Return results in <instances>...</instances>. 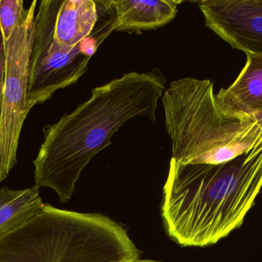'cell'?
<instances>
[{
    "instance_id": "cell-1",
    "label": "cell",
    "mask_w": 262,
    "mask_h": 262,
    "mask_svg": "<svg viewBox=\"0 0 262 262\" xmlns=\"http://www.w3.org/2000/svg\"><path fill=\"white\" fill-rule=\"evenodd\" d=\"M165 84L161 71L154 69L128 72L92 89L88 101L43 129L44 142L33 161L35 186L53 189L61 203H68L84 168L127 121H155Z\"/></svg>"
},
{
    "instance_id": "cell-2",
    "label": "cell",
    "mask_w": 262,
    "mask_h": 262,
    "mask_svg": "<svg viewBox=\"0 0 262 262\" xmlns=\"http://www.w3.org/2000/svg\"><path fill=\"white\" fill-rule=\"evenodd\" d=\"M262 188V139L218 165L171 158L161 216L169 238L183 247L216 244L241 227Z\"/></svg>"
},
{
    "instance_id": "cell-3",
    "label": "cell",
    "mask_w": 262,
    "mask_h": 262,
    "mask_svg": "<svg viewBox=\"0 0 262 262\" xmlns=\"http://www.w3.org/2000/svg\"><path fill=\"white\" fill-rule=\"evenodd\" d=\"M162 102L172 158L181 164H222L262 139L258 123L222 109L211 80H174Z\"/></svg>"
},
{
    "instance_id": "cell-4",
    "label": "cell",
    "mask_w": 262,
    "mask_h": 262,
    "mask_svg": "<svg viewBox=\"0 0 262 262\" xmlns=\"http://www.w3.org/2000/svg\"><path fill=\"white\" fill-rule=\"evenodd\" d=\"M36 0L10 38L4 42L5 72L0 104V184L17 164L21 128L30 112L27 104L29 63L35 33Z\"/></svg>"
},
{
    "instance_id": "cell-5",
    "label": "cell",
    "mask_w": 262,
    "mask_h": 262,
    "mask_svg": "<svg viewBox=\"0 0 262 262\" xmlns=\"http://www.w3.org/2000/svg\"><path fill=\"white\" fill-rule=\"evenodd\" d=\"M102 43L92 32L75 47L60 46L44 22L35 16L27 93L29 109L47 101L59 89L76 83L87 72L91 57Z\"/></svg>"
},
{
    "instance_id": "cell-6",
    "label": "cell",
    "mask_w": 262,
    "mask_h": 262,
    "mask_svg": "<svg viewBox=\"0 0 262 262\" xmlns=\"http://www.w3.org/2000/svg\"><path fill=\"white\" fill-rule=\"evenodd\" d=\"M206 26L246 55H262V0H205L198 3Z\"/></svg>"
},
{
    "instance_id": "cell-7",
    "label": "cell",
    "mask_w": 262,
    "mask_h": 262,
    "mask_svg": "<svg viewBox=\"0 0 262 262\" xmlns=\"http://www.w3.org/2000/svg\"><path fill=\"white\" fill-rule=\"evenodd\" d=\"M35 16L44 22L58 44L75 47L92 34L99 13L93 0H42Z\"/></svg>"
},
{
    "instance_id": "cell-8",
    "label": "cell",
    "mask_w": 262,
    "mask_h": 262,
    "mask_svg": "<svg viewBox=\"0 0 262 262\" xmlns=\"http://www.w3.org/2000/svg\"><path fill=\"white\" fill-rule=\"evenodd\" d=\"M113 21L115 32L154 30L177 16L181 1L175 0H102Z\"/></svg>"
},
{
    "instance_id": "cell-9",
    "label": "cell",
    "mask_w": 262,
    "mask_h": 262,
    "mask_svg": "<svg viewBox=\"0 0 262 262\" xmlns=\"http://www.w3.org/2000/svg\"><path fill=\"white\" fill-rule=\"evenodd\" d=\"M219 105L231 114L250 117L262 112V55H247L235 81L215 95Z\"/></svg>"
},
{
    "instance_id": "cell-10",
    "label": "cell",
    "mask_w": 262,
    "mask_h": 262,
    "mask_svg": "<svg viewBox=\"0 0 262 262\" xmlns=\"http://www.w3.org/2000/svg\"><path fill=\"white\" fill-rule=\"evenodd\" d=\"M38 189L35 186L23 190L0 189V233L20 226L42 209Z\"/></svg>"
},
{
    "instance_id": "cell-11",
    "label": "cell",
    "mask_w": 262,
    "mask_h": 262,
    "mask_svg": "<svg viewBox=\"0 0 262 262\" xmlns=\"http://www.w3.org/2000/svg\"><path fill=\"white\" fill-rule=\"evenodd\" d=\"M23 0H0V30L3 42L8 41L23 21L26 9Z\"/></svg>"
},
{
    "instance_id": "cell-12",
    "label": "cell",
    "mask_w": 262,
    "mask_h": 262,
    "mask_svg": "<svg viewBox=\"0 0 262 262\" xmlns=\"http://www.w3.org/2000/svg\"><path fill=\"white\" fill-rule=\"evenodd\" d=\"M5 72V51L4 42L0 30V104H1L2 90H3V79Z\"/></svg>"
},
{
    "instance_id": "cell-13",
    "label": "cell",
    "mask_w": 262,
    "mask_h": 262,
    "mask_svg": "<svg viewBox=\"0 0 262 262\" xmlns=\"http://www.w3.org/2000/svg\"><path fill=\"white\" fill-rule=\"evenodd\" d=\"M113 262H163L157 261L152 259H141L140 258H130V259L122 260V261H113Z\"/></svg>"
},
{
    "instance_id": "cell-14",
    "label": "cell",
    "mask_w": 262,
    "mask_h": 262,
    "mask_svg": "<svg viewBox=\"0 0 262 262\" xmlns=\"http://www.w3.org/2000/svg\"><path fill=\"white\" fill-rule=\"evenodd\" d=\"M249 118H252L253 121L258 123V124L262 128V112L254 114V115H251Z\"/></svg>"
}]
</instances>
